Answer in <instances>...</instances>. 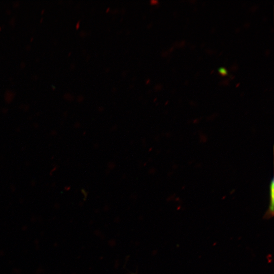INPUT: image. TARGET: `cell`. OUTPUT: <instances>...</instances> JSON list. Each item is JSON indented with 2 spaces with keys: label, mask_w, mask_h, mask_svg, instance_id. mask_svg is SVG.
Wrapping results in <instances>:
<instances>
[{
  "label": "cell",
  "mask_w": 274,
  "mask_h": 274,
  "mask_svg": "<svg viewBox=\"0 0 274 274\" xmlns=\"http://www.w3.org/2000/svg\"><path fill=\"white\" fill-rule=\"evenodd\" d=\"M269 212L270 214H273L274 205V181L272 179L269 185Z\"/></svg>",
  "instance_id": "1"
},
{
  "label": "cell",
  "mask_w": 274,
  "mask_h": 274,
  "mask_svg": "<svg viewBox=\"0 0 274 274\" xmlns=\"http://www.w3.org/2000/svg\"><path fill=\"white\" fill-rule=\"evenodd\" d=\"M218 71L219 74L222 76H226L228 74L227 69L224 67L221 66L219 67Z\"/></svg>",
  "instance_id": "2"
},
{
  "label": "cell",
  "mask_w": 274,
  "mask_h": 274,
  "mask_svg": "<svg viewBox=\"0 0 274 274\" xmlns=\"http://www.w3.org/2000/svg\"><path fill=\"white\" fill-rule=\"evenodd\" d=\"M44 10H43L42 11V13H44Z\"/></svg>",
  "instance_id": "3"
},
{
  "label": "cell",
  "mask_w": 274,
  "mask_h": 274,
  "mask_svg": "<svg viewBox=\"0 0 274 274\" xmlns=\"http://www.w3.org/2000/svg\"><path fill=\"white\" fill-rule=\"evenodd\" d=\"M43 19V18H41V22L42 21Z\"/></svg>",
  "instance_id": "4"
},
{
  "label": "cell",
  "mask_w": 274,
  "mask_h": 274,
  "mask_svg": "<svg viewBox=\"0 0 274 274\" xmlns=\"http://www.w3.org/2000/svg\"><path fill=\"white\" fill-rule=\"evenodd\" d=\"M0 29H1V27H0Z\"/></svg>",
  "instance_id": "5"
}]
</instances>
